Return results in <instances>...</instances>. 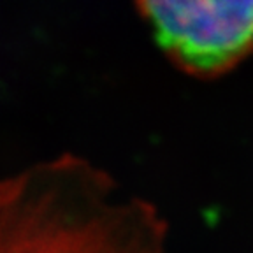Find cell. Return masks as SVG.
<instances>
[{"mask_svg":"<svg viewBox=\"0 0 253 253\" xmlns=\"http://www.w3.org/2000/svg\"><path fill=\"white\" fill-rule=\"evenodd\" d=\"M166 221L76 155L0 178V253H164Z\"/></svg>","mask_w":253,"mask_h":253,"instance_id":"cell-1","label":"cell"},{"mask_svg":"<svg viewBox=\"0 0 253 253\" xmlns=\"http://www.w3.org/2000/svg\"><path fill=\"white\" fill-rule=\"evenodd\" d=\"M166 56L195 78L232 71L253 51V0H135Z\"/></svg>","mask_w":253,"mask_h":253,"instance_id":"cell-2","label":"cell"}]
</instances>
